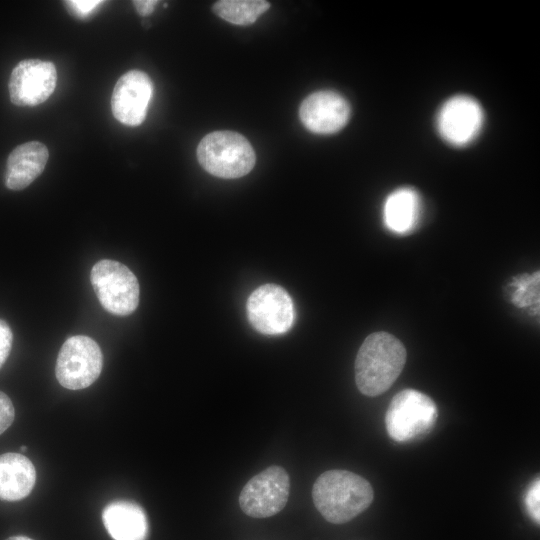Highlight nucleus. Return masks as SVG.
Instances as JSON below:
<instances>
[{
  "instance_id": "nucleus-1",
  "label": "nucleus",
  "mask_w": 540,
  "mask_h": 540,
  "mask_svg": "<svg viewBox=\"0 0 540 540\" xmlns=\"http://www.w3.org/2000/svg\"><path fill=\"white\" fill-rule=\"evenodd\" d=\"M370 483L360 475L347 470H328L315 481L312 498L316 509L328 522L346 523L373 501Z\"/></svg>"
},
{
  "instance_id": "nucleus-2",
  "label": "nucleus",
  "mask_w": 540,
  "mask_h": 540,
  "mask_svg": "<svg viewBox=\"0 0 540 540\" xmlns=\"http://www.w3.org/2000/svg\"><path fill=\"white\" fill-rule=\"evenodd\" d=\"M402 342L387 332L370 334L360 346L355 360V381L359 391L374 397L387 391L406 363Z\"/></svg>"
},
{
  "instance_id": "nucleus-3",
  "label": "nucleus",
  "mask_w": 540,
  "mask_h": 540,
  "mask_svg": "<svg viewBox=\"0 0 540 540\" xmlns=\"http://www.w3.org/2000/svg\"><path fill=\"white\" fill-rule=\"evenodd\" d=\"M197 159L208 173L224 179L248 174L256 161L250 142L233 131H215L203 137L197 147Z\"/></svg>"
},
{
  "instance_id": "nucleus-4",
  "label": "nucleus",
  "mask_w": 540,
  "mask_h": 540,
  "mask_svg": "<svg viewBox=\"0 0 540 540\" xmlns=\"http://www.w3.org/2000/svg\"><path fill=\"white\" fill-rule=\"evenodd\" d=\"M437 416V407L429 396L418 390L404 389L392 398L385 426L393 440L409 442L429 432Z\"/></svg>"
},
{
  "instance_id": "nucleus-5",
  "label": "nucleus",
  "mask_w": 540,
  "mask_h": 540,
  "mask_svg": "<svg viewBox=\"0 0 540 540\" xmlns=\"http://www.w3.org/2000/svg\"><path fill=\"white\" fill-rule=\"evenodd\" d=\"M90 280L101 306L109 313L126 316L139 304V283L124 264L103 259L94 264Z\"/></svg>"
},
{
  "instance_id": "nucleus-6",
  "label": "nucleus",
  "mask_w": 540,
  "mask_h": 540,
  "mask_svg": "<svg viewBox=\"0 0 540 540\" xmlns=\"http://www.w3.org/2000/svg\"><path fill=\"white\" fill-rule=\"evenodd\" d=\"M102 365L99 345L88 336L74 335L63 343L58 353L55 374L64 388L80 390L96 381Z\"/></svg>"
},
{
  "instance_id": "nucleus-7",
  "label": "nucleus",
  "mask_w": 540,
  "mask_h": 540,
  "mask_svg": "<svg viewBox=\"0 0 540 540\" xmlns=\"http://www.w3.org/2000/svg\"><path fill=\"white\" fill-rule=\"evenodd\" d=\"M289 492L287 471L281 466H269L245 484L239 495V505L250 517H271L285 507Z\"/></svg>"
},
{
  "instance_id": "nucleus-8",
  "label": "nucleus",
  "mask_w": 540,
  "mask_h": 540,
  "mask_svg": "<svg viewBox=\"0 0 540 540\" xmlns=\"http://www.w3.org/2000/svg\"><path fill=\"white\" fill-rule=\"evenodd\" d=\"M246 308L252 327L266 335L286 333L295 320L290 295L275 284H265L255 289L248 297Z\"/></svg>"
},
{
  "instance_id": "nucleus-9",
  "label": "nucleus",
  "mask_w": 540,
  "mask_h": 540,
  "mask_svg": "<svg viewBox=\"0 0 540 540\" xmlns=\"http://www.w3.org/2000/svg\"><path fill=\"white\" fill-rule=\"evenodd\" d=\"M484 113L479 102L468 95H455L443 103L436 117L441 138L456 147L466 146L480 133Z\"/></svg>"
},
{
  "instance_id": "nucleus-10",
  "label": "nucleus",
  "mask_w": 540,
  "mask_h": 540,
  "mask_svg": "<svg viewBox=\"0 0 540 540\" xmlns=\"http://www.w3.org/2000/svg\"><path fill=\"white\" fill-rule=\"evenodd\" d=\"M57 82L55 65L50 61L26 59L13 69L9 79L10 100L17 106H36L54 92Z\"/></svg>"
},
{
  "instance_id": "nucleus-11",
  "label": "nucleus",
  "mask_w": 540,
  "mask_h": 540,
  "mask_svg": "<svg viewBox=\"0 0 540 540\" xmlns=\"http://www.w3.org/2000/svg\"><path fill=\"white\" fill-rule=\"evenodd\" d=\"M150 77L140 70H130L116 82L112 97L113 116L127 126H138L146 118L153 95Z\"/></svg>"
},
{
  "instance_id": "nucleus-12",
  "label": "nucleus",
  "mask_w": 540,
  "mask_h": 540,
  "mask_svg": "<svg viewBox=\"0 0 540 540\" xmlns=\"http://www.w3.org/2000/svg\"><path fill=\"white\" fill-rule=\"evenodd\" d=\"M348 101L335 91H317L301 103L299 117L302 124L316 134H332L341 130L350 118Z\"/></svg>"
},
{
  "instance_id": "nucleus-13",
  "label": "nucleus",
  "mask_w": 540,
  "mask_h": 540,
  "mask_svg": "<svg viewBox=\"0 0 540 540\" xmlns=\"http://www.w3.org/2000/svg\"><path fill=\"white\" fill-rule=\"evenodd\" d=\"M48 157V149L41 142L30 141L17 146L7 159L6 187L15 191L26 188L43 172Z\"/></svg>"
},
{
  "instance_id": "nucleus-14",
  "label": "nucleus",
  "mask_w": 540,
  "mask_h": 540,
  "mask_svg": "<svg viewBox=\"0 0 540 540\" xmlns=\"http://www.w3.org/2000/svg\"><path fill=\"white\" fill-rule=\"evenodd\" d=\"M102 521L114 540H146L148 521L143 508L129 500H116L102 511Z\"/></svg>"
},
{
  "instance_id": "nucleus-15",
  "label": "nucleus",
  "mask_w": 540,
  "mask_h": 540,
  "mask_svg": "<svg viewBox=\"0 0 540 540\" xmlns=\"http://www.w3.org/2000/svg\"><path fill=\"white\" fill-rule=\"evenodd\" d=\"M36 482L33 463L19 453L0 455V499L18 501L27 497Z\"/></svg>"
},
{
  "instance_id": "nucleus-16",
  "label": "nucleus",
  "mask_w": 540,
  "mask_h": 540,
  "mask_svg": "<svg viewBox=\"0 0 540 540\" xmlns=\"http://www.w3.org/2000/svg\"><path fill=\"white\" fill-rule=\"evenodd\" d=\"M420 207V198L414 189L409 187L396 189L384 202L385 226L397 234L409 233L417 225Z\"/></svg>"
},
{
  "instance_id": "nucleus-17",
  "label": "nucleus",
  "mask_w": 540,
  "mask_h": 540,
  "mask_svg": "<svg viewBox=\"0 0 540 540\" xmlns=\"http://www.w3.org/2000/svg\"><path fill=\"white\" fill-rule=\"evenodd\" d=\"M270 8L264 0H220L213 5V11L220 18L235 25H250Z\"/></svg>"
},
{
  "instance_id": "nucleus-18",
  "label": "nucleus",
  "mask_w": 540,
  "mask_h": 540,
  "mask_svg": "<svg viewBox=\"0 0 540 540\" xmlns=\"http://www.w3.org/2000/svg\"><path fill=\"white\" fill-rule=\"evenodd\" d=\"M511 287V302L519 308H530L533 314L539 308V272L522 274L513 279Z\"/></svg>"
},
{
  "instance_id": "nucleus-19",
  "label": "nucleus",
  "mask_w": 540,
  "mask_h": 540,
  "mask_svg": "<svg viewBox=\"0 0 540 540\" xmlns=\"http://www.w3.org/2000/svg\"><path fill=\"white\" fill-rule=\"evenodd\" d=\"M525 505L531 518L539 523L540 520V480H534L525 495Z\"/></svg>"
},
{
  "instance_id": "nucleus-20",
  "label": "nucleus",
  "mask_w": 540,
  "mask_h": 540,
  "mask_svg": "<svg viewBox=\"0 0 540 540\" xmlns=\"http://www.w3.org/2000/svg\"><path fill=\"white\" fill-rule=\"evenodd\" d=\"M15 410L11 399L0 391V434L6 431L14 421Z\"/></svg>"
},
{
  "instance_id": "nucleus-21",
  "label": "nucleus",
  "mask_w": 540,
  "mask_h": 540,
  "mask_svg": "<svg viewBox=\"0 0 540 540\" xmlns=\"http://www.w3.org/2000/svg\"><path fill=\"white\" fill-rule=\"evenodd\" d=\"M13 341V333L8 323L0 319V368L6 362Z\"/></svg>"
},
{
  "instance_id": "nucleus-22",
  "label": "nucleus",
  "mask_w": 540,
  "mask_h": 540,
  "mask_svg": "<svg viewBox=\"0 0 540 540\" xmlns=\"http://www.w3.org/2000/svg\"><path fill=\"white\" fill-rule=\"evenodd\" d=\"M71 13H74L77 17H87L92 11L103 3L99 0H74L65 2Z\"/></svg>"
},
{
  "instance_id": "nucleus-23",
  "label": "nucleus",
  "mask_w": 540,
  "mask_h": 540,
  "mask_svg": "<svg viewBox=\"0 0 540 540\" xmlns=\"http://www.w3.org/2000/svg\"><path fill=\"white\" fill-rule=\"evenodd\" d=\"M157 3L158 1L156 0L133 1L135 9L137 10L138 14H140L141 16H147L151 14Z\"/></svg>"
},
{
  "instance_id": "nucleus-24",
  "label": "nucleus",
  "mask_w": 540,
  "mask_h": 540,
  "mask_svg": "<svg viewBox=\"0 0 540 540\" xmlns=\"http://www.w3.org/2000/svg\"><path fill=\"white\" fill-rule=\"evenodd\" d=\"M6 540H33V539L26 536H12V537L7 538Z\"/></svg>"
},
{
  "instance_id": "nucleus-25",
  "label": "nucleus",
  "mask_w": 540,
  "mask_h": 540,
  "mask_svg": "<svg viewBox=\"0 0 540 540\" xmlns=\"http://www.w3.org/2000/svg\"><path fill=\"white\" fill-rule=\"evenodd\" d=\"M26 449H27L26 446H22V447H21V450H22L23 452H25Z\"/></svg>"
}]
</instances>
